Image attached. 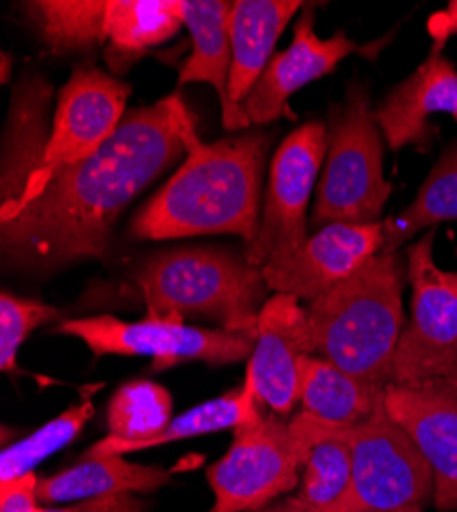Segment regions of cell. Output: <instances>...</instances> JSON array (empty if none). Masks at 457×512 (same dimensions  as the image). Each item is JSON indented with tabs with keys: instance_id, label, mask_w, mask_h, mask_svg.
<instances>
[{
	"instance_id": "cell-3",
	"label": "cell",
	"mask_w": 457,
	"mask_h": 512,
	"mask_svg": "<svg viewBox=\"0 0 457 512\" xmlns=\"http://www.w3.org/2000/svg\"><path fill=\"white\" fill-rule=\"evenodd\" d=\"M398 252L373 254L306 308L312 355L380 388L392 383L394 357L406 326V256Z\"/></svg>"
},
{
	"instance_id": "cell-6",
	"label": "cell",
	"mask_w": 457,
	"mask_h": 512,
	"mask_svg": "<svg viewBox=\"0 0 457 512\" xmlns=\"http://www.w3.org/2000/svg\"><path fill=\"white\" fill-rule=\"evenodd\" d=\"M230 451L207 469L214 506L207 512H259L300 486L310 437L298 416H259L234 429Z\"/></svg>"
},
{
	"instance_id": "cell-18",
	"label": "cell",
	"mask_w": 457,
	"mask_h": 512,
	"mask_svg": "<svg viewBox=\"0 0 457 512\" xmlns=\"http://www.w3.org/2000/svg\"><path fill=\"white\" fill-rule=\"evenodd\" d=\"M175 11L193 39V54L179 70L177 91L191 82L212 84L222 103L226 130H246L251 121H248L242 107H236L228 95L232 66V3H224V0H175Z\"/></svg>"
},
{
	"instance_id": "cell-21",
	"label": "cell",
	"mask_w": 457,
	"mask_h": 512,
	"mask_svg": "<svg viewBox=\"0 0 457 512\" xmlns=\"http://www.w3.org/2000/svg\"><path fill=\"white\" fill-rule=\"evenodd\" d=\"M302 410L339 426L367 420L384 402L386 388L373 386L318 355L300 357Z\"/></svg>"
},
{
	"instance_id": "cell-13",
	"label": "cell",
	"mask_w": 457,
	"mask_h": 512,
	"mask_svg": "<svg viewBox=\"0 0 457 512\" xmlns=\"http://www.w3.org/2000/svg\"><path fill=\"white\" fill-rule=\"evenodd\" d=\"M384 240V222L326 224L308 236L296 252L263 267V275L275 293L312 304L378 254Z\"/></svg>"
},
{
	"instance_id": "cell-11",
	"label": "cell",
	"mask_w": 457,
	"mask_h": 512,
	"mask_svg": "<svg viewBox=\"0 0 457 512\" xmlns=\"http://www.w3.org/2000/svg\"><path fill=\"white\" fill-rule=\"evenodd\" d=\"M130 95V84L95 66L74 68L72 76L58 93L44 164L27 183L19 205L9 216L33 199L58 168L95 154L117 132L123 117H126Z\"/></svg>"
},
{
	"instance_id": "cell-35",
	"label": "cell",
	"mask_w": 457,
	"mask_h": 512,
	"mask_svg": "<svg viewBox=\"0 0 457 512\" xmlns=\"http://www.w3.org/2000/svg\"><path fill=\"white\" fill-rule=\"evenodd\" d=\"M351 512H423V506H406L398 510H351Z\"/></svg>"
},
{
	"instance_id": "cell-7",
	"label": "cell",
	"mask_w": 457,
	"mask_h": 512,
	"mask_svg": "<svg viewBox=\"0 0 457 512\" xmlns=\"http://www.w3.org/2000/svg\"><path fill=\"white\" fill-rule=\"evenodd\" d=\"M437 230H427L404 250L412 314L394 357L390 386L421 388L457 375V271L435 263Z\"/></svg>"
},
{
	"instance_id": "cell-37",
	"label": "cell",
	"mask_w": 457,
	"mask_h": 512,
	"mask_svg": "<svg viewBox=\"0 0 457 512\" xmlns=\"http://www.w3.org/2000/svg\"><path fill=\"white\" fill-rule=\"evenodd\" d=\"M421 390H423V388H421ZM441 396H443V394H441ZM445 398H447V396H445ZM449 400H451V402H455V404H457V400H453V398H449Z\"/></svg>"
},
{
	"instance_id": "cell-34",
	"label": "cell",
	"mask_w": 457,
	"mask_h": 512,
	"mask_svg": "<svg viewBox=\"0 0 457 512\" xmlns=\"http://www.w3.org/2000/svg\"><path fill=\"white\" fill-rule=\"evenodd\" d=\"M259 512H312V510L298 496H294V498H285L277 504H271Z\"/></svg>"
},
{
	"instance_id": "cell-19",
	"label": "cell",
	"mask_w": 457,
	"mask_h": 512,
	"mask_svg": "<svg viewBox=\"0 0 457 512\" xmlns=\"http://www.w3.org/2000/svg\"><path fill=\"white\" fill-rule=\"evenodd\" d=\"M306 7L300 0H236L230 13L232 66L228 95L242 107L273 60V50L292 17Z\"/></svg>"
},
{
	"instance_id": "cell-32",
	"label": "cell",
	"mask_w": 457,
	"mask_h": 512,
	"mask_svg": "<svg viewBox=\"0 0 457 512\" xmlns=\"http://www.w3.org/2000/svg\"><path fill=\"white\" fill-rule=\"evenodd\" d=\"M457 31V0H451L445 11L435 13L429 19V33L435 39V46H445V41Z\"/></svg>"
},
{
	"instance_id": "cell-15",
	"label": "cell",
	"mask_w": 457,
	"mask_h": 512,
	"mask_svg": "<svg viewBox=\"0 0 457 512\" xmlns=\"http://www.w3.org/2000/svg\"><path fill=\"white\" fill-rule=\"evenodd\" d=\"M435 113L457 121V68L433 44L429 58L386 93L376 119L390 150L414 146L427 152L439 136V127L429 121Z\"/></svg>"
},
{
	"instance_id": "cell-1",
	"label": "cell",
	"mask_w": 457,
	"mask_h": 512,
	"mask_svg": "<svg viewBox=\"0 0 457 512\" xmlns=\"http://www.w3.org/2000/svg\"><path fill=\"white\" fill-rule=\"evenodd\" d=\"M193 125L181 91L130 109L95 154L58 168L33 199L0 220L5 265L50 273L76 261L105 259L121 213L187 156V130Z\"/></svg>"
},
{
	"instance_id": "cell-36",
	"label": "cell",
	"mask_w": 457,
	"mask_h": 512,
	"mask_svg": "<svg viewBox=\"0 0 457 512\" xmlns=\"http://www.w3.org/2000/svg\"><path fill=\"white\" fill-rule=\"evenodd\" d=\"M9 74H11V56L3 54V82L9 80Z\"/></svg>"
},
{
	"instance_id": "cell-14",
	"label": "cell",
	"mask_w": 457,
	"mask_h": 512,
	"mask_svg": "<svg viewBox=\"0 0 457 512\" xmlns=\"http://www.w3.org/2000/svg\"><path fill=\"white\" fill-rule=\"evenodd\" d=\"M302 355H312L306 308L294 295L275 293L259 314L257 343L248 359L244 388L273 414L289 416L302 396Z\"/></svg>"
},
{
	"instance_id": "cell-31",
	"label": "cell",
	"mask_w": 457,
	"mask_h": 512,
	"mask_svg": "<svg viewBox=\"0 0 457 512\" xmlns=\"http://www.w3.org/2000/svg\"><path fill=\"white\" fill-rule=\"evenodd\" d=\"M41 512H148V506L132 494H113L80 500L68 508H41Z\"/></svg>"
},
{
	"instance_id": "cell-20",
	"label": "cell",
	"mask_w": 457,
	"mask_h": 512,
	"mask_svg": "<svg viewBox=\"0 0 457 512\" xmlns=\"http://www.w3.org/2000/svg\"><path fill=\"white\" fill-rule=\"evenodd\" d=\"M169 482L171 474L166 469L111 455L80 461L52 478L39 480L37 498L41 502H80L113 494L154 492Z\"/></svg>"
},
{
	"instance_id": "cell-24",
	"label": "cell",
	"mask_w": 457,
	"mask_h": 512,
	"mask_svg": "<svg viewBox=\"0 0 457 512\" xmlns=\"http://www.w3.org/2000/svg\"><path fill=\"white\" fill-rule=\"evenodd\" d=\"M181 27L175 0H109L107 64L121 74L146 50L175 37Z\"/></svg>"
},
{
	"instance_id": "cell-33",
	"label": "cell",
	"mask_w": 457,
	"mask_h": 512,
	"mask_svg": "<svg viewBox=\"0 0 457 512\" xmlns=\"http://www.w3.org/2000/svg\"><path fill=\"white\" fill-rule=\"evenodd\" d=\"M423 390H433L437 394H443L447 398H453L457 400V375L453 377H447V379H437V381H431V383H425V386H421Z\"/></svg>"
},
{
	"instance_id": "cell-4",
	"label": "cell",
	"mask_w": 457,
	"mask_h": 512,
	"mask_svg": "<svg viewBox=\"0 0 457 512\" xmlns=\"http://www.w3.org/2000/svg\"><path fill=\"white\" fill-rule=\"evenodd\" d=\"M146 316L201 314L230 332H257L269 300L263 269L210 246L171 248L150 256L136 275Z\"/></svg>"
},
{
	"instance_id": "cell-29",
	"label": "cell",
	"mask_w": 457,
	"mask_h": 512,
	"mask_svg": "<svg viewBox=\"0 0 457 512\" xmlns=\"http://www.w3.org/2000/svg\"><path fill=\"white\" fill-rule=\"evenodd\" d=\"M60 320V312L35 300H21L17 295H0V369L17 371V355L27 336L48 322Z\"/></svg>"
},
{
	"instance_id": "cell-8",
	"label": "cell",
	"mask_w": 457,
	"mask_h": 512,
	"mask_svg": "<svg viewBox=\"0 0 457 512\" xmlns=\"http://www.w3.org/2000/svg\"><path fill=\"white\" fill-rule=\"evenodd\" d=\"M345 437L353 457V478L347 498L332 512L425 506L435 496L431 465L388 414L386 402L367 420L347 426Z\"/></svg>"
},
{
	"instance_id": "cell-23",
	"label": "cell",
	"mask_w": 457,
	"mask_h": 512,
	"mask_svg": "<svg viewBox=\"0 0 457 512\" xmlns=\"http://www.w3.org/2000/svg\"><path fill=\"white\" fill-rule=\"evenodd\" d=\"M259 416H263L261 404L257 402L251 390H246L242 386V390L230 392L226 396H220L216 400L195 406L193 410L183 412L181 416L173 418L164 431H160L156 437L148 441L126 443V441L115 439L113 435H107L105 439L97 441L93 447H89L85 453H82L80 461L111 457V455H128L144 449H154L164 443L193 439L201 435L218 433L224 429H236V426L253 422Z\"/></svg>"
},
{
	"instance_id": "cell-26",
	"label": "cell",
	"mask_w": 457,
	"mask_h": 512,
	"mask_svg": "<svg viewBox=\"0 0 457 512\" xmlns=\"http://www.w3.org/2000/svg\"><path fill=\"white\" fill-rule=\"evenodd\" d=\"M443 222H457V144L441 154L417 197L400 216L384 222L386 240L380 252H398L414 236Z\"/></svg>"
},
{
	"instance_id": "cell-9",
	"label": "cell",
	"mask_w": 457,
	"mask_h": 512,
	"mask_svg": "<svg viewBox=\"0 0 457 512\" xmlns=\"http://www.w3.org/2000/svg\"><path fill=\"white\" fill-rule=\"evenodd\" d=\"M56 332L80 338L95 357H152L154 369L183 361L232 365L251 359L257 343V332L191 328L173 316H146L142 322H123L115 316L72 318L62 320Z\"/></svg>"
},
{
	"instance_id": "cell-17",
	"label": "cell",
	"mask_w": 457,
	"mask_h": 512,
	"mask_svg": "<svg viewBox=\"0 0 457 512\" xmlns=\"http://www.w3.org/2000/svg\"><path fill=\"white\" fill-rule=\"evenodd\" d=\"M52 103V84L37 74H27L15 87L11 111L3 138V207L0 218L19 205L27 183L44 164L52 125L48 119Z\"/></svg>"
},
{
	"instance_id": "cell-28",
	"label": "cell",
	"mask_w": 457,
	"mask_h": 512,
	"mask_svg": "<svg viewBox=\"0 0 457 512\" xmlns=\"http://www.w3.org/2000/svg\"><path fill=\"white\" fill-rule=\"evenodd\" d=\"M93 416V398L85 396L82 402L58 414L33 435L5 447L3 453H0V482H11L15 478L31 474L35 465H39L58 449L70 445Z\"/></svg>"
},
{
	"instance_id": "cell-10",
	"label": "cell",
	"mask_w": 457,
	"mask_h": 512,
	"mask_svg": "<svg viewBox=\"0 0 457 512\" xmlns=\"http://www.w3.org/2000/svg\"><path fill=\"white\" fill-rule=\"evenodd\" d=\"M328 148L322 121H308L277 148L255 240L244 246V259L253 267H267L296 252L308 238V203Z\"/></svg>"
},
{
	"instance_id": "cell-16",
	"label": "cell",
	"mask_w": 457,
	"mask_h": 512,
	"mask_svg": "<svg viewBox=\"0 0 457 512\" xmlns=\"http://www.w3.org/2000/svg\"><path fill=\"white\" fill-rule=\"evenodd\" d=\"M386 410L417 443L435 476V506L457 512V404L421 388H386Z\"/></svg>"
},
{
	"instance_id": "cell-27",
	"label": "cell",
	"mask_w": 457,
	"mask_h": 512,
	"mask_svg": "<svg viewBox=\"0 0 457 512\" xmlns=\"http://www.w3.org/2000/svg\"><path fill=\"white\" fill-rule=\"evenodd\" d=\"M173 420V396L154 381H130L109 400V435L126 443L156 437Z\"/></svg>"
},
{
	"instance_id": "cell-2",
	"label": "cell",
	"mask_w": 457,
	"mask_h": 512,
	"mask_svg": "<svg viewBox=\"0 0 457 512\" xmlns=\"http://www.w3.org/2000/svg\"><path fill=\"white\" fill-rule=\"evenodd\" d=\"M271 136L244 132L214 144L187 130V156L130 224L134 240L236 234L248 246L259 228L263 166Z\"/></svg>"
},
{
	"instance_id": "cell-25",
	"label": "cell",
	"mask_w": 457,
	"mask_h": 512,
	"mask_svg": "<svg viewBox=\"0 0 457 512\" xmlns=\"http://www.w3.org/2000/svg\"><path fill=\"white\" fill-rule=\"evenodd\" d=\"M107 5L109 0H33L25 13L54 54H68L107 44Z\"/></svg>"
},
{
	"instance_id": "cell-30",
	"label": "cell",
	"mask_w": 457,
	"mask_h": 512,
	"mask_svg": "<svg viewBox=\"0 0 457 512\" xmlns=\"http://www.w3.org/2000/svg\"><path fill=\"white\" fill-rule=\"evenodd\" d=\"M37 476L25 474L11 482H0V512H41L37 508Z\"/></svg>"
},
{
	"instance_id": "cell-5",
	"label": "cell",
	"mask_w": 457,
	"mask_h": 512,
	"mask_svg": "<svg viewBox=\"0 0 457 512\" xmlns=\"http://www.w3.org/2000/svg\"><path fill=\"white\" fill-rule=\"evenodd\" d=\"M326 130L328 148L310 228L382 222L392 183L384 177V134L361 80H353L343 105L330 111Z\"/></svg>"
},
{
	"instance_id": "cell-12",
	"label": "cell",
	"mask_w": 457,
	"mask_h": 512,
	"mask_svg": "<svg viewBox=\"0 0 457 512\" xmlns=\"http://www.w3.org/2000/svg\"><path fill=\"white\" fill-rule=\"evenodd\" d=\"M388 41L390 35L359 46L343 29L322 39L314 31V9L304 7L294 25L292 46L273 56L251 95L242 103V111L255 125L273 123L283 115L294 117V113L287 109L289 97L304 89L306 84L328 76L351 54H361L373 60Z\"/></svg>"
},
{
	"instance_id": "cell-22",
	"label": "cell",
	"mask_w": 457,
	"mask_h": 512,
	"mask_svg": "<svg viewBox=\"0 0 457 512\" xmlns=\"http://www.w3.org/2000/svg\"><path fill=\"white\" fill-rule=\"evenodd\" d=\"M310 437L298 498L312 512H332L349 494L353 457L345 437L347 426L330 424L308 412L296 414Z\"/></svg>"
}]
</instances>
